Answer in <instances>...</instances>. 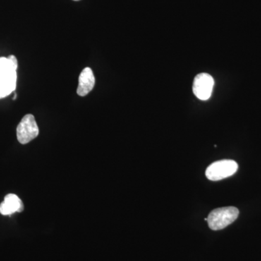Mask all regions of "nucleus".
Listing matches in <instances>:
<instances>
[{
	"label": "nucleus",
	"instance_id": "nucleus-1",
	"mask_svg": "<svg viewBox=\"0 0 261 261\" xmlns=\"http://www.w3.org/2000/svg\"><path fill=\"white\" fill-rule=\"evenodd\" d=\"M16 70L8 58H0V99L10 95L16 89Z\"/></svg>",
	"mask_w": 261,
	"mask_h": 261
},
{
	"label": "nucleus",
	"instance_id": "nucleus-7",
	"mask_svg": "<svg viewBox=\"0 0 261 261\" xmlns=\"http://www.w3.org/2000/svg\"><path fill=\"white\" fill-rule=\"evenodd\" d=\"M23 211L22 201L14 194H9L5 196V200L0 205V214L4 216L12 215L15 212Z\"/></svg>",
	"mask_w": 261,
	"mask_h": 261
},
{
	"label": "nucleus",
	"instance_id": "nucleus-6",
	"mask_svg": "<svg viewBox=\"0 0 261 261\" xmlns=\"http://www.w3.org/2000/svg\"><path fill=\"white\" fill-rule=\"evenodd\" d=\"M95 78L90 68H85L80 73L77 94L81 97L87 95L94 89Z\"/></svg>",
	"mask_w": 261,
	"mask_h": 261
},
{
	"label": "nucleus",
	"instance_id": "nucleus-8",
	"mask_svg": "<svg viewBox=\"0 0 261 261\" xmlns=\"http://www.w3.org/2000/svg\"><path fill=\"white\" fill-rule=\"evenodd\" d=\"M8 58L10 60V61L11 62L12 64L18 68V60H17L16 57L14 56H10L8 57Z\"/></svg>",
	"mask_w": 261,
	"mask_h": 261
},
{
	"label": "nucleus",
	"instance_id": "nucleus-5",
	"mask_svg": "<svg viewBox=\"0 0 261 261\" xmlns=\"http://www.w3.org/2000/svg\"><path fill=\"white\" fill-rule=\"evenodd\" d=\"M214 80L208 73H202L196 75L193 83V92L201 100H207L212 94Z\"/></svg>",
	"mask_w": 261,
	"mask_h": 261
},
{
	"label": "nucleus",
	"instance_id": "nucleus-3",
	"mask_svg": "<svg viewBox=\"0 0 261 261\" xmlns=\"http://www.w3.org/2000/svg\"><path fill=\"white\" fill-rule=\"evenodd\" d=\"M238 164L232 160L216 161L207 167L205 175L211 181H219L229 177L237 172Z\"/></svg>",
	"mask_w": 261,
	"mask_h": 261
},
{
	"label": "nucleus",
	"instance_id": "nucleus-9",
	"mask_svg": "<svg viewBox=\"0 0 261 261\" xmlns=\"http://www.w3.org/2000/svg\"><path fill=\"white\" fill-rule=\"evenodd\" d=\"M73 1H80V0H73Z\"/></svg>",
	"mask_w": 261,
	"mask_h": 261
},
{
	"label": "nucleus",
	"instance_id": "nucleus-2",
	"mask_svg": "<svg viewBox=\"0 0 261 261\" xmlns=\"http://www.w3.org/2000/svg\"><path fill=\"white\" fill-rule=\"evenodd\" d=\"M239 210L235 207H225L211 211L207 218L209 227L214 231L223 229L232 224L239 216Z\"/></svg>",
	"mask_w": 261,
	"mask_h": 261
},
{
	"label": "nucleus",
	"instance_id": "nucleus-4",
	"mask_svg": "<svg viewBox=\"0 0 261 261\" xmlns=\"http://www.w3.org/2000/svg\"><path fill=\"white\" fill-rule=\"evenodd\" d=\"M17 138L22 145H25L39 135V127L32 114L25 115L17 127Z\"/></svg>",
	"mask_w": 261,
	"mask_h": 261
}]
</instances>
